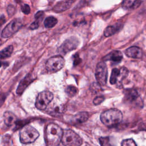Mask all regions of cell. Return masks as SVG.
<instances>
[{"mask_svg":"<svg viewBox=\"0 0 146 146\" xmlns=\"http://www.w3.org/2000/svg\"><path fill=\"white\" fill-rule=\"evenodd\" d=\"M122 146H136L137 144L132 139H127L123 140L121 143Z\"/></svg>","mask_w":146,"mask_h":146,"instance_id":"23","label":"cell"},{"mask_svg":"<svg viewBox=\"0 0 146 146\" xmlns=\"http://www.w3.org/2000/svg\"><path fill=\"white\" fill-rule=\"evenodd\" d=\"M38 131L30 125L23 126L19 131V140L23 144H30L34 142L39 137Z\"/></svg>","mask_w":146,"mask_h":146,"instance_id":"3","label":"cell"},{"mask_svg":"<svg viewBox=\"0 0 146 146\" xmlns=\"http://www.w3.org/2000/svg\"><path fill=\"white\" fill-rule=\"evenodd\" d=\"M61 142L63 145L67 146H78L82 144V139L74 131L70 129L63 131Z\"/></svg>","mask_w":146,"mask_h":146,"instance_id":"4","label":"cell"},{"mask_svg":"<svg viewBox=\"0 0 146 146\" xmlns=\"http://www.w3.org/2000/svg\"><path fill=\"white\" fill-rule=\"evenodd\" d=\"M32 79L33 77L30 75V74H29L20 82V84L17 90V92L18 94H21L22 93L26 87L33 81Z\"/></svg>","mask_w":146,"mask_h":146,"instance_id":"18","label":"cell"},{"mask_svg":"<svg viewBox=\"0 0 146 146\" xmlns=\"http://www.w3.org/2000/svg\"><path fill=\"white\" fill-rule=\"evenodd\" d=\"M126 100L131 103L136 102L139 98V95L137 91L134 89H128L124 92Z\"/></svg>","mask_w":146,"mask_h":146,"instance_id":"14","label":"cell"},{"mask_svg":"<svg viewBox=\"0 0 146 146\" xmlns=\"http://www.w3.org/2000/svg\"><path fill=\"white\" fill-rule=\"evenodd\" d=\"M65 92L68 96L70 97H72L78 94V90L74 86H68L65 89Z\"/></svg>","mask_w":146,"mask_h":146,"instance_id":"21","label":"cell"},{"mask_svg":"<svg viewBox=\"0 0 146 146\" xmlns=\"http://www.w3.org/2000/svg\"><path fill=\"white\" fill-rule=\"evenodd\" d=\"M65 60L61 55L54 56L49 58L46 63V68L50 73H54L60 70L64 66Z\"/></svg>","mask_w":146,"mask_h":146,"instance_id":"6","label":"cell"},{"mask_svg":"<svg viewBox=\"0 0 146 146\" xmlns=\"http://www.w3.org/2000/svg\"><path fill=\"white\" fill-rule=\"evenodd\" d=\"M89 117L88 113L87 112H80L77 113L72 117V122L80 124L86 121Z\"/></svg>","mask_w":146,"mask_h":146,"instance_id":"15","label":"cell"},{"mask_svg":"<svg viewBox=\"0 0 146 146\" xmlns=\"http://www.w3.org/2000/svg\"><path fill=\"white\" fill-rule=\"evenodd\" d=\"M44 15V13L42 11H39L35 15V18L38 21H40L42 19V18Z\"/></svg>","mask_w":146,"mask_h":146,"instance_id":"27","label":"cell"},{"mask_svg":"<svg viewBox=\"0 0 146 146\" xmlns=\"http://www.w3.org/2000/svg\"><path fill=\"white\" fill-rule=\"evenodd\" d=\"M125 54L128 57L135 59H140L143 55L142 50L140 47L135 46L128 48L125 50Z\"/></svg>","mask_w":146,"mask_h":146,"instance_id":"11","label":"cell"},{"mask_svg":"<svg viewBox=\"0 0 146 146\" xmlns=\"http://www.w3.org/2000/svg\"><path fill=\"white\" fill-rule=\"evenodd\" d=\"M108 140L109 138L108 137H100L99 139L100 143L102 145H108Z\"/></svg>","mask_w":146,"mask_h":146,"instance_id":"28","label":"cell"},{"mask_svg":"<svg viewBox=\"0 0 146 146\" xmlns=\"http://www.w3.org/2000/svg\"><path fill=\"white\" fill-rule=\"evenodd\" d=\"M122 27V25L120 23H117L114 25L109 26L104 30V36L108 37L116 33H117L118 31H119Z\"/></svg>","mask_w":146,"mask_h":146,"instance_id":"17","label":"cell"},{"mask_svg":"<svg viewBox=\"0 0 146 146\" xmlns=\"http://www.w3.org/2000/svg\"><path fill=\"white\" fill-rule=\"evenodd\" d=\"M123 59V55L119 50H113L104 57L105 60L112 61L114 63H119Z\"/></svg>","mask_w":146,"mask_h":146,"instance_id":"13","label":"cell"},{"mask_svg":"<svg viewBox=\"0 0 146 146\" xmlns=\"http://www.w3.org/2000/svg\"><path fill=\"white\" fill-rule=\"evenodd\" d=\"M58 23V20L56 18L50 16L47 17L44 21V27L46 28H52L54 27Z\"/></svg>","mask_w":146,"mask_h":146,"instance_id":"19","label":"cell"},{"mask_svg":"<svg viewBox=\"0 0 146 146\" xmlns=\"http://www.w3.org/2000/svg\"><path fill=\"white\" fill-rule=\"evenodd\" d=\"M73 2L74 0H66L59 2L54 6L52 10L56 13L64 11L71 6L72 4L73 3Z\"/></svg>","mask_w":146,"mask_h":146,"instance_id":"12","label":"cell"},{"mask_svg":"<svg viewBox=\"0 0 146 146\" xmlns=\"http://www.w3.org/2000/svg\"><path fill=\"white\" fill-rule=\"evenodd\" d=\"M137 0H124L123 2V7L125 9H132L134 4Z\"/></svg>","mask_w":146,"mask_h":146,"instance_id":"22","label":"cell"},{"mask_svg":"<svg viewBox=\"0 0 146 146\" xmlns=\"http://www.w3.org/2000/svg\"><path fill=\"white\" fill-rule=\"evenodd\" d=\"M15 11V7L13 5H8L7 7V13L9 16H12Z\"/></svg>","mask_w":146,"mask_h":146,"instance_id":"24","label":"cell"},{"mask_svg":"<svg viewBox=\"0 0 146 146\" xmlns=\"http://www.w3.org/2000/svg\"><path fill=\"white\" fill-rule=\"evenodd\" d=\"M63 131L56 124L51 123L47 125L45 130V140L47 145L55 146L61 142Z\"/></svg>","mask_w":146,"mask_h":146,"instance_id":"1","label":"cell"},{"mask_svg":"<svg viewBox=\"0 0 146 146\" xmlns=\"http://www.w3.org/2000/svg\"><path fill=\"white\" fill-rule=\"evenodd\" d=\"M53 98L54 95L50 91H43L39 92L35 103L36 108L39 110H45L53 99Z\"/></svg>","mask_w":146,"mask_h":146,"instance_id":"7","label":"cell"},{"mask_svg":"<svg viewBox=\"0 0 146 146\" xmlns=\"http://www.w3.org/2000/svg\"><path fill=\"white\" fill-rule=\"evenodd\" d=\"M39 21H37V20H35L34 22H33L30 26V29H31V30H35V29H36L38 28L39 27Z\"/></svg>","mask_w":146,"mask_h":146,"instance_id":"29","label":"cell"},{"mask_svg":"<svg viewBox=\"0 0 146 146\" xmlns=\"http://www.w3.org/2000/svg\"><path fill=\"white\" fill-rule=\"evenodd\" d=\"M128 70L126 67H122L120 68H115L112 70L110 76V82L111 84H116L119 88L122 86L123 80L128 76Z\"/></svg>","mask_w":146,"mask_h":146,"instance_id":"5","label":"cell"},{"mask_svg":"<svg viewBox=\"0 0 146 146\" xmlns=\"http://www.w3.org/2000/svg\"><path fill=\"white\" fill-rule=\"evenodd\" d=\"M104 100V97L103 96H96L93 101V103L95 105H99L100 103H102Z\"/></svg>","mask_w":146,"mask_h":146,"instance_id":"26","label":"cell"},{"mask_svg":"<svg viewBox=\"0 0 146 146\" xmlns=\"http://www.w3.org/2000/svg\"><path fill=\"white\" fill-rule=\"evenodd\" d=\"M16 116L10 111H6L3 113V121L7 126H11L17 121Z\"/></svg>","mask_w":146,"mask_h":146,"instance_id":"16","label":"cell"},{"mask_svg":"<svg viewBox=\"0 0 146 146\" xmlns=\"http://www.w3.org/2000/svg\"><path fill=\"white\" fill-rule=\"evenodd\" d=\"M13 51V46L12 45L8 46L2 50H1L0 52V57L1 59H5L7 58L11 55Z\"/></svg>","mask_w":146,"mask_h":146,"instance_id":"20","label":"cell"},{"mask_svg":"<svg viewBox=\"0 0 146 146\" xmlns=\"http://www.w3.org/2000/svg\"><path fill=\"white\" fill-rule=\"evenodd\" d=\"M5 17H4V16L2 15L1 16V25H2L3 23L5 22Z\"/></svg>","mask_w":146,"mask_h":146,"instance_id":"30","label":"cell"},{"mask_svg":"<svg viewBox=\"0 0 146 146\" xmlns=\"http://www.w3.org/2000/svg\"><path fill=\"white\" fill-rule=\"evenodd\" d=\"M21 11L25 14H29L30 13V8L29 6L27 4H23L21 6Z\"/></svg>","mask_w":146,"mask_h":146,"instance_id":"25","label":"cell"},{"mask_svg":"<svg viewBox=\"0 0 146 146\" xmlns=\"http://www.w3.org/2000/svg\"><path fill=\"white\" fill-rule=\"evenodd\" d=\"M102 123L108 127H113L119 124L122 120L121 112L116 108H111L103 112L100 116Z\"/></svg>","mask_w":146,"mask_h":146,"instance_id":"2","label":"cell"},{"mask_svg":"<svg viewBox=\"0 0 146 146\" xmlns=\"http://www.w3.org/2000/svg\"><path fill=\"white\" fill-rule=\"evenodd\" d=\"M22 20L19 18H15L10 22L3 29L1 36L3 38H7L12 36L17 31H18L22 26Z\"/></svg>","mask_w":146,"mask_h":146,"instance_id":"8","label":"cell"},{"mask_svg":"<svg viewBox=\"0 0 146 146\" xmlns=\"http://www.w3.org/2000/svg\"><path fill=\"white\" fill-rule=\"evenodd\" d=\"M78 45V40L74 38H71L66 40L59 48V52L62 54H66L75 49Z\"/></svg>","mask_w":146,"mask_h":146,"instance_id":"10","label":"cell"},{"mask_svg":"<svg viewBox=\"0 0 146 146\" xmlns=\"http://www.w3.org/2000/svg\"><path fill=\"white\" fill-rule=\"evenodd\" d=\"M108 76L107 67L105 62H99L96 67L95 70V77L97 82L99 86H104L107 83Z\"/></svg>","mask_w":146,"mask_h":146,"instance_id":"9","label":"cell"}]
</instances>
